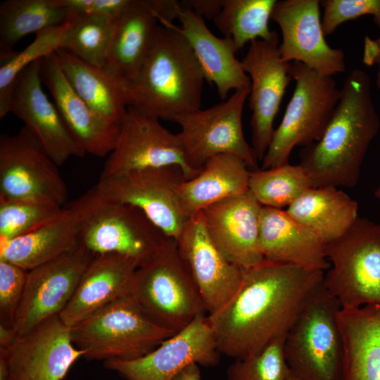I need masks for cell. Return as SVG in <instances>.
Listing matches in <instances>:
<instances>
[{"mask_svg": "<svg viewBox=\"0 0 380 380\" xmlns=\"http://www.w3.org/2000/svg\"><path fill=\"white\" fill-rule=\"evenodd\" d=\"M324 276L322 271L267 260L245 270L235 296L208 315L219 353L245 358L286 335Z\"/></svg>", "mask_w": 380, "mask_h": 380, "instance_id": "cell-1", "label": "cell"}, {"mask_svg": "<svg viewBox=\"0 0 380 380\" xmlns=\"http://www.w3.org/2000/svg\"><path fill=\"white\" fill-rule=\"evenodd\" d=\"M379 128L369 76L355 69L344 81L338 103L321 138L300 153L299 165L312 187L355 186Z\"/></svg>", "mask_w": 380, "mask_h": 380, "instance_id": "cell-2", "label": "cell"}, {"mask_svg": "<svg viewBox=\"0 0 380 380\" xmlns=\"http://www.w3.org/2000/svg\"><path fill=\"white\" fill-rule=\"evenodd\" d=\"M136 77L127 84L130 106L173 122L201 108L205 77L194 51L177 25L161 22Z\"/></svg>", "mask_w": 380, "mask_h": 380, "instance_id": "cell-3", "label": "cell"}, {"mask_svg": "<svg viewBox=\"0 0 380 380\" xmlns=\"http://www.w3.org/2000/svg\"><path fill=\"white\" fill-rule=\"evenodd\" d=\"M155 323L177 333L207 315L177 241L168 237L157 252L136 270L129 293Z\"/></svg>", "mask_w": 380, "mask_h": 380, "instance_id": "cell-4", "label": "cell"}, {"mask_svg": "<svg viewBox=\"0 0 380 380\" xmlns=\"http://www.w3.org/2000/svg\"><path fill=\"white\" fill-rule=\"evenodd\" d=\"M175 334L152 321L129 294L70 327L72 343L84 357L103 362L140 357Z\"/></svg>", "mask_w": 380, "mask_h": 380, "instance_id": "cell-5", "label": "cell"}, {"mask_svg": "<svg viewBox=\"0 0 380 380\" xmlns=\"http://www.w3.org/2000/svg\"><path fill=\"white\" fill-rule=\"evenodd\" d=\"M341 309L322 283L289 329L284 356L292 373L300 380H341L343 355L338 322Z\"/></svg>", "mask_w": 380, "mask_h": 380, "instance_id": "cell-6", "label": "cell"}, {"mask_svg": "<svg viewBox=\"0 0 380 380\" xmlns=\"http://www.w3.org/2000/svg\"><path fill=\"white\" fill-rule=\"evenodd\" d=\"M293 95L262 159V168L289 163L296 146H308L323 134L341 96L334 77L319 75L299 62L291 63Z\"/></svg>", "mask_w": 380, "mask_h": 380, "instance_id": "cell-7", "label": "cell"}, {"mask_svg": "<svg viewBox=\"0 0 380 380\" xmlns=\"http://www.w3.org/2000/svg\"><path fill=\"white\" fill-rule=\"evenodd\" d=\"M332 263L323 285L341 309L380 304V223L358 217L341 237L326 244Z\"/></svg>", "mask_w": 380, "mask_h": 380, "instance_id": "cell-8", "label": "cell"}, {"mask_svg": "<svg viewBox=\"0 0 380 380\" xmlns=\"http://www.w3.org/2000/svg\"><path fill=\"white\" fill-rule=\"evenodd\" d=\"M250 87L234 91L226 100L205 109L176 117L180 127L177 133L188 166L199 172L211 158L232 154L241 158L248 167L258 169L259 161L246 141L242 114Z\"/></svg>", "mask_w": 380, "mask_h": 380, "instance_id": "cell-9", "label": "cell"}, {"mask_svg": "<svg viewBox=\"0 0 380 380\" xmlns=\"http://www.w3.org/2000/svg\"><path fill=\"white\" fill-rule=\"evenodd\" d=\"M184 180L179 166L167 165L101 175L94 187L106 200L138 208L167 236L176 240L188 219L176 192Z\"/></svg>", "mask_w": 380, "mask_h": 380, "instance_id": "cell-10", "label": "cell"}, {"mask_svg": "<svg viewBox=\"0 0 380 380\" xmlns=\"http://www.w3.org/2000/svg\"><path fill=\"white\" fill-rule=\"evenodd\" d=\"M167 238L138 208L99 196L83 223L80 241L94 255L119 254L135 260L140 265Z\"/></svg>", "mask_w": 380, "mask_h": 380, "instance_id": "cell-11", "label": "cell"}, {"mask_svg": "<svg viewBox=\"0 0 380 380\" xmlns=\"http://www.w3.org/2000/svg\"><path fill=\"white\" fill-rule=\"evenodd\" d=\"M58 165L23 126L0 137V198L47 201L64 207L68 189Z\"/></svg>", "mask_w": 380, "mask_h": 380, "instance_id": "cell-12", "label": "cell"}, {"mask_svg": "<svg viewBox=\"0 0 380 380\" xmlns=\"http://www.w3.org/2000/svg\"><path fill=\"white\" fill-rule=\"evenodd\" d=\"M94 255L80 243L67 253L28 271L11 327L16 336L27 333L63 312Z\"/></svg>", "mask_w": 380, "mask_h": 380, "instance_id": "cell-13", "label": "cell"}, {"mask_svg": "<svg viewBox=\"0 0 380 380\" xmlns=\"http://www.w3.org/2000/svg\"><path fill=\"white\" fill-rule=\"evenodd\" d=\"M279 46V34L274 32L268 39L251 42L241 61L251 80L252 148L259 161L262 160L271 142L274 121L291 78V63L283 61Z\"/></svg>", "mask_w": 380, "mask_h": 380, "instance_id": "cell-14", "label": "cell"}, {"mask_svg": "<svg viewBox=\"0 0 380 380\" xmlns=\"http://www.w3.org/2000/svg\"><path fill=\"white\" fill-rule=\"evenodd\" d=\"M217 341L208 315H200L147 354L132 360H109L103 366L126 380H172L192 363L217 362Z\"/></svg>", "mask_w": 380, "mask_h": 380, "instance_id": "cell-15", "label": "cell"}, {"mask_svg": "<svg viewBox=\"0 0 380 380\" xmlns=\"http://www.w3.org/2000/svg\"><path fill=\"white\" fill-rule=\"evenodd\" d=\"M167 165L179 166L186 179L199 172L188 166L177 134L165 128L159 120L129 106L117 144L108 156L101 175Z\"/></svg>", "mask_w": 380, "mask_h": 380, "instance_id": "cell-16", "label": "cell"}, {"mask_svg": "<svg viewBox=\"0 0 380 380\" xmlns=\"http://www.w3.org/2000/svg\"><path fill=\"white\" fill-rule=\"evenodd\" d=\"M84 355V351L72 343L70 327L59 315L16 336L8 346L0 348V355L7 364V380H63Z\"/></svg>", "mask_w": 380, "mask_h": 380, "instance_id": "cell-17", "label": "cell"}, {"mask_svg": "<svg viewBox=\"0 0 380 380\" xmlns=\"http://www.w3.org/2000/svg\"><path fill=\"white\" fill-rule=\"evenodd\" d=\"M319 0L277 1L271 19L279 27V49L284 61L299 62L317 73L331 76L346 70L342 49L325 39Z\"/></svg>", "mask_w": 380, "mask_h": 380, "instance_id": "cell-18", "label": "cell"}, {"mask_svg": "<svg viewBox=\"0 0 380 380\" xmlns=\"http://www.w3.org/2000/svg\"><path fill=\"white\" fill-rule=\"evenodd\" d=\"M176 241L207 315L217 312L237 293L245 270L229 262L217 248L208 234L201 213L186 220Z\"/></svg>", "mask_w": 380, "mask_h": 380, "instance_id": "cell-19", "label": "cell"}, {"mask_svg": "<svg viewBox=\"0 0 380 380\" xmlns=\"http://www.w3.org/2000/svg\"><path fill=\"white\" fill-rule=\"evenodd\" d=\"M99 198L94 186L37 229L0 242V260L29 271L73 249L80 244L83 223Z\"/></svg>", "mask_w": 380, "mask_h": 380, "instance_id": "cell-20", "label": "cell"}, {"mask_svg": "<svg viewBox=\"0 0 380 380\" xmlns=\"http://www.w3.org/2000/svg\"><path fill=\"white\" fill-rule=\"evenodd\" d=\"M262 208L248 191L201 212L213 242L229 262L243 270L265 260L259 243Z\"/></svg>", "mask_w": 380, "mask_h": 380, "instance_id": "cell-21", "label": "cell"}, {"mask_svg": "<svg viewBox=\"0 0 380 380\" xmlns=\"http://www.w3.org/2000/svg\"><path fill=\"white\" fill-rule=\"evenodd\" d=\"M41 59L20 75L12 97L11 113L37 140L59 167L70 157L86 154L73 140L54 103L45 94L40 75Z\"/></svg>", "mask_w": 380, "mask_h": 380, "instance_id": "cell-22", "label": "cell"}, {"mask_svg": "<svg viewBox=\"0 0 380 380\" xmlns=\"http://www.w3.org/2000/svg\"><path fill=\"white\" fill-rule=\"evenodd\" d=\"M40 75L69 134L85 153L108 156L115 148L120 127L96 115L72 89L58 64L56 52L41 59Z\"/></svg>", "mask_w": 380, "mask_h": 380, "instance_id": "cell-23", "label": "cell"}, {"mask_svg": "<svg viewBox=\"0 0 380 380\" xmlns=\"http://www.w3.org/2000/svg\"><path fill=\"white\" fill-rule=\"evenodd\" d=\"M259 243L265 260L322 272L331 267L325 243L286 210L262 206Z\"/></svg>", "mask_w": 380, "mask_h": 380, "instance_id": "cell-24", "label": "cell"}, {"mask_svg": "<svg viewBox=\"0 0 380 380\" xmlns=\"http://www.w3.org/2000/svg\"><path fill=\"white\" fill-rule=\"evenodd\" d=\"M178 31L185 37L202 69L205 80L213 84L217 94L226 100L232 91L251 87V80L243 69L232 40L219 38L205 23L204 19L182 7Z\"/></svg>", "mask_w": 380, "mask_h": 380, "instance_id": "cell-25", "label": "cell"}, {"mask_svg": "<svg viewBox=\"0 0 380 380\" xmlns=\"http://www.w3.org/2000/svg\"><path fill=\"white\" fill-rule=\"evenodd\" d=\"M134 259L115 253L95 255L65 308L59 315L72 327L97 310L129 293L139 267Z\"/></svg>", "mask_w": 380, "mask_h": 380, "instance_id": "cell-26", "label": "cell"}, {"mask_svg": "<svg viewBox=\"0 0 380 380\" xmlns=\"http://www.w3.org/2000/svg\"><path fill=\"white\" fill-rule=\"evenodd\" d=\"M160 25L148 0H131L116 19L105 68L125 84L139 72Z\"/></svg>", "mask_w": 380, "mask_h": 380, "instance_id": "cell-27", "label": "cell"}, {"mask_svg": "<svg viewBox=\"0 0 380 380\" xmlns=\"http://www.w3.org/2000/svg\"><path fill=\"white\" fill-rule=\"evenodd\" d=\"M56 55L76 94L104 122L120 127L130 106L127 84L105 68L91 65L63 49Z\"/></svg>", "mask_w": 380, "mask_h": 380, "instance_id": "cell-28", "label": "cell"}, {"mask_svg": "<svg viewBox=\"0 0 380 380\" xmlns=\"http://www.w3.org/2000/svg\"><path fill=\"white\" fill-rule=\"evenodd\" d=\"M341 380H380V304L341 309Z\"/></svg>", "mask_w": 380, "mask_h": 380, "instance_id": "cell-29", "label": "cell"}, {"mask_svg": "<svg viewBox=\"0 0 380 380\" xmlns=\"http://www.w3.org/2000/svg\"><path fill=\"white\" fill-rule=\"evenodd\" d=\"M250 172L244 160L235 155L211 158L197 175L178 185L181 210L189 218L211 205L248 191Z\"/></svg>", "mask_w": 380, "mask_h": 380, "instance_id": "cell-30", "label": "cell"}, {"mask_svg": "<svg viewBox=\"0 0 380 380\" xmlns=\"http://www.w3.org/2000/svg\"><path fill=\"white\" fill-rule=\"evenodd\" d=\"M286 211L325 244L343 236L358 217V204L334 186L311 187Z\"/></svg>", "mask_w": 380, "mask_h": 380, "instance_id": "cell-31", "label": "cell"}, {"mask_svg": "<svg viewBox=\"0 0 380 380\" xmlns=\"http://www.w3.org/2000/svg\"><path fill=\"white\" fill-rule=\"evenodd\" d=\"M68 12L53 0H6L0 4V49L13 47L24 37L65 23Z\"/></svg>", "mask_w": 380, "mask_h": 380, "instance_id": "cell-32", "label": "cell"}, {"mask_svg": "<svg viewBox=\"0 0 380 380\" xmlns=\"http://www.w3.org/2000/svg\"><path fill=\"white\" fill-rule=\"evenodd\" d=\"M276 0H223L222 9L213 22L218 30L231 39L236 51L248 42L271 38L269 21Z\"/></svg>", "mask_w": 380, "mask_h": 380, "instance_id": "cell-33", "label": "cell"}, {"mask_svg": "<svg viewBox=\"0 0 380 380\" xmlns=\"http://www.w3.org/2000/svg\"><path fill=\"white\" fill-rule=\"evenodd\" d=\"M311 187L310 180L300 165L288 163L250 172L248 191L262 206L289 207Z\"/></svg>", "mask_w": 380, "mask_h": 380, "instance_id": "cell-34", "label": "cell"}, {"mask_svg": "<svg viewBox=\"0 0 380 380\" xmlns=\"http://www.w3.org/2000/svg\"><path fill=\"white\" fill-rule=\"evenodd\" d=\"M69 23L51 27L37 34L32 42L11 56L1 59L0 118L11 113L13 91L21 72L32 63L61 49Z\"/></svg>", "mask_w": 380, "mask_h": 380, "instance_id": "cell-35", "label": "cell"}, {"mask_svg": "<svg viewBox=\"0 0 380 380\" xmlns=\"http://www.w3.org/2000/svg\"><path fill=\"white\" fill-rule=\"evenodd\" d=\"M115 20L68 13L69 25L61 49L91 65L104 68Z\"/></svg>", "mask_w": 380, "mask_h": 380, "instance_id": "cell-36", "label": "cell"}, {"mask_svg": "<svg viewBox=\"0 0 380 380\" xmlns=\"http://www.w3.org/2000/svg\"><path fill=\"white\" fill-rule=\"evenodd\" d=\"M63 208L43 201L0 198V242L37 229L55 217Z\"/></svg>", "mask_w": 380, "mask_h": 380, "instance_id": "cell-37", "label": "cell"}, {"mask_svg": "<svg viewBox=\"0 0 380 380\" xmlns=\"http://www.w3.org/2000/svg\"><path fill=\"white\" fill-rule=\"evenodd\" d=\"M286 335L277 338L260 352L235 362L228 370V380H287L291 369L285 359Z\"/></svg>", "mask_w": 380, "mask_h": 380, "instance_id": "cell-38", "label": "cell"}, {"mask_svg": "<svg viewBox=\"0 0 380 380\" xmlns=\"http://www.w3.org/2000/svg\"><path fill=\"white\" fill-rule=\"evenodd\" d=\"M320 4L324 8L322 25L325 36L341 24L364 15H372L380 27V0H324Z\"/></svg>", "mask_w": 380, "mask_h": 380, "instance_id": "cell-39", "label": "cell"}, {"mask_svg": "<svg viewBox=\"0 0 380 380\" xmlns=\"http://www.w3.org/2000/svg\"><path fill=\"white\" fill-rule=\"evenodd\" d=\"M28 270L12 262L0 260L1 324L12 327L21 301Z\"/></svg>", "mask_w": 380, "mask_h": 380, "instance_id": "cell-40", "label": "cell"}, {"mask_svg": "<svg viewBox=\"0 0 380 380\" xmlns=\"http://www.w3.org/2000/svg\"><path fill=\"white\" fill-rule=\"evenodd\" d=\"M131 0H53L55 5L76 15L116 20Z\"/></svg>", "mask_w": 380, "mask_h": 380, "instance_id": "cell-41", "label": "cell"}, {"mask_svg": "<svg viewBox=\"0 0 380 380\" xmlns=\"http://www.w3.org/2000/svg\"><path fill=\"white\" fill-rule=\"evenodd\" d=\"M183 8L190 9L198 15L214 20L220 12L223 0H182Z\"/></svg>", "mask_w": 380, "mask_h": 380, "instance_id": "cell-42", "label": "cell"}, {"mask_svg": "<svg viewBox=\"0 0 380 380\" xmlns=\"http://www.w3.org/2000/svg\"><path fill=\"white\" fill-rule=\"evenodd\" d=\"M148 3L156 13L159 23L172 21L179 18L182 8L180 1L175 0H148Z\"/></svg>", "mask_w": 380, "mask_h": 380, "instance_id": "cell-43", "label": "cell"}, {"mask_svg": "<svg viewBox=\"0 0 380 380\" xmlns=\"http://www.w3.org/2000/svg\"><path fill=\"white\" fill-rule=\"evenodd\" d=\"M362 62L367 66L380 67V35L376 39L365 37Z\"/></svg>", "mask_w": 380, "mask_h": 380, "instance_id": "cell-44", "label": "cell"}, {"mask_svg": "<svg viewBox=\"0 0 380 380\" xmlns=\"http://www.w3.org/2000/svg\"><path fill=\"white\" fill-rule=\"evenodd\" d=\"M172 380H201L198 364L192 363L180 372Z\"/></svg>", "mask_w": 380, "mask_h": 380, "instance_id": "cell-45", "label": "cell"}, {"mask_svg": "<svg viewBox=\"0 0 380 380\" xmlns=\"http://www.w3.org/2000/svg\"><path fill=\"white\" fill-rule=\"evenodd\" d=\"M376 84L378 89L380 91V67H379L378 72L376 74Z\"/></svg>", "mask_w": 380, "mask_h": 380, "instance_id": "cell-46", "label": "cell"}, {"mask_svg": "<svg viewBox=\"0 0 380 380\" xmlns=\"http://www.w3.org/2000/svg\"><path fill=\"white\" fill-rule=\"evenodd\" d=\"M374 196L380 201V184L374 191Z\"/></svg>", "mask_w": 380, "mask_h": 380, "instance_id": "cell-47", "label": "cell"}, {"mask_svg": "<svg viewBox=\"0 0 380 380\" xmlns=\"http://www.w3.org/2000/svg\"><path fill=\"white\" fill-rule=\"evenodd\" d=\"M287 380H300L299 378H298L294 374L291 372Z\"/></svg>", "mask_w": 380, "mask_h": 380, "instance_id": "cell-48", "label": "cell"}]
</instances>
